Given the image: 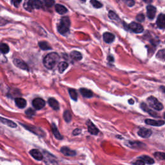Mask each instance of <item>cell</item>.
<instances>
[{
    "instance_id": "obj_45",
    "label": "cell",
    "mask_w": 165,
    "mask_h": 165,
    "mask_svg": "<svg viewBox=\"0 0 165 165\" xmlns=\"http://www.w3.org/2000/svg\"><path fill=\"white\" fill-rule=\"evenodd\" d=\"M108 59H109V61H114V58L112 57V56H109V57L108 58Z\"/></svg>"
},
{
    "instance_id": "obj_32",
    "label": "cell",
    "mask_w": 165,
    "mask_h": 165,
    "mask_svg": "<svg viewBox=\"0 0 165 165\" xmlns=\"http://www.w3.org/2000/svg\"><path fill=\"white\" fill-rule=\"evenodd\" d=\"M108 17H109V18H110L111 20H119V17L118 15L112 10L109 11V12H108Z\"/></svg>"
},
{
    "instance_id": "obj_9",
    "label": "cell",
    "mask_w": 165,
    "mask_h": 165,
    "mask_svg": "<svg viewBox=\"0 0 165 165\" xmlns=\"http://www.w3.org/2000/svg\"><path fill=\"white\" fill-rule=\"evenodd\" d=\"M152 132V130L146 128H142L138 131V135L141 137L143 138H148L151 136Z\"/></svg>"
},
{
    "instance_id": "obj_1",
    "label": "cell",
    "mask_w": 165,
    "mask_h": 165,
    "mask_svg": "<svg viewBox=\"0 0 165 165\" xmlns=\"http://www.w3.org/2000/svg\"><path fill=\"white\" fill-rule=\"evenodd\" d=\"M59 60V55L55 52L47 54L43 59L44 66L48 69H52Z\"/></svg>"
},
{
    "instance_id": "obj_42",
    "label": "cell",
    "mask_w": 165,
    "mask_h": 165,
    "mask_svg": "<svg viewBox=\"0 0 165 165\" xmlns=\"http://www.w3.org/2000/svg\"><path fill=\"white\" fill-rule=\"evenodd\" d=\"M81 129L76 128L73 131V135H74V136H77V135H79L80 134H81Z\"/></svg>"
},
{
    "instance_id": "obj_21",
    "label": "cell",
    "mask_w": 165,
    "mask_h": 165,
    "mask_svg": "<svg viewBox=\"0 0 165 165\" xmlns=\"http://www.w3.org/2000/svg\"><path fill=\"white\" fill-rule=\"evenodd\" d=\"M51 128H52V133H53V134L54 135V136L55 137V138H57L58 139H59V140L62 139H63L62 135L59 133L58 128H57V127H56V126H55V125L54 123H52V124Z\"/></svg>"
},
{
    "instance_id": "obj_46",
    "label": "cell",
    "mask_w": 165,
    "mask_h": 165,
    "mask_svg": "<svg viewBox=\"0 0 165 165\" xmlns=\"http://www.w3.org/2000/svg\"><path fill=\"white\" fill-rule=\"evenodd\" d=\"M81 1H85L86 0H81Z\"/></svg>"
},
{
    "instance_id": "obj_27",
    "label": "cell",
    "mask_w": 165,
    "mask_h": 165,
    "mask_svg": "<svg viewBox=\"0 0 165 165\" xmlns=\"http://www.w3.org/2000/svg\"><path fill=\"white\" fill-rule=\"evenodd\" d=\"M69 66L68 63L66 62H61L58 65V70L60 73H62L67 69V67Z\"/></svg>"
},
{
    "instance_id": "obj_18",
    "label": "cell",
    "mask_w": 165,
    "mask_h": 165,
    "mask_svg": "<svg viewBox=\"0 0 165 165\" xmlns=\"http://www.w3.org/2000/svg\"><path fill=\"white\" fill-rule=\"evenodd\" d=\"M48 104H49V105L53 108L54 110H58L59 109V104L58 101L56 100L55 99L53 98V97H51L49 99H48Z\"/></svg>"
},
{
    "instance_id": "obj_26",
    "label": "cell",
    "mask_w": 165,
    "mask_h": 165,
    "mask_svg": "<svg viewBox=\"0 0 165 165\" xmlns=\"http://www.w3.org/2000/svg\"><path fill=\"white\" fill-rule=\"evenodd\" d=\"M9 47L4 43H0V52L3 54H7L9 52Z\"/></svg>"
},
{
    "instance_id": "obj_44",
    "label": "cell",
    "mask_w": 165,
    "mask_h": 165,
    "mask_svg": "<svg viewBox=\"0 0 165 165\" xmlns=\"http://www.w3.org/2000/svg\"><path fill=\"white\" fill-rule=\"evenodd\" d=\"M128 103H129L130 104H133L134 103V101L132 99H130V100L128 101Z\"/></svg>"
},
{
    "instance_id": "obj_31",
    "label": "cell",
    "mask_w": 165,
    "mask_h": 165,
    "mask_svg": "<svg viewBox=\"0 0 165 165\" xmlns=\"http://www.w3.org/2000/svg\"><path fill=\"white\" fill-rule=\"evenodd\" d=\"M91 3L93 7H95L96 9H99L103 7L102 3L97 1V0H91Z\"/></svg>"
},
{
    "instance_id": "obj_15",
    "label": "cell",
    "mask_w": 165,
    "mask_h": 165,
    "mask_svg": "<svg viewBox=\"0 0 165 165\" xmlns=\"http://www.w3.org/2000/svg\"><path fill=\"white\" fill-rule=\"evenodd\" d=\"M157 25L158 28L161 29L164 28L165 26V18L163 14H161L159 15L158 18L157 20Z\"/></svg>"
},
{
    "instance_id": "obj_3",
    "label": "cell",
    "mask_w": 165,
    "mask_h": 165,
    "mask_svg": "<svg viewBox=\"0 0 165 165\" xmlns=\"http://www.w3.org/2000/svg\"><path fill=\"white\" fill-rule=\"evenodd\" d=\"M42 6V3L39 0H27L24 3V8L29 12L34 9H39Z\"/></svg>"
},
{
    "instance_id": "obj_39",
    "label": "cell",
    "mask_w": 165,
    "mask_h": 165,
    "mask_svg": "<svg viewBox=\"0 0 165 165\" xmlns=\"http://www.w3.org/2000/svg\"><path fill=\"white\" fill-rule=\"evenodd\" d=\"M134 165H145V163H144V161L139 159L138 160H137L136 161H135V162L133 163Z\"/></svg>"
},
{
    "instance_id": "obj_5",
    "label": "cell",
    "mask_w": 165,
    "mask_h": 165,
    "mask_svg": "<svg viewBox=\"0 0 165 165\" xmlns=\"http://www.w3.org/2000/svg\"><path fill=\"white\" fill-rule=\"evenodd\" d=\"M32 105L36 110H40L45 106V101L40 97H37L33 100Z\"/></svg>"
},
{
    "instance_id": "obj_11",
    "label": "cell",
    "mask_w": 165,
    "mask_h": 165,
    "mask_svg": "<svg viewBox=\"0 0 165 165\" xmlns=\"http://www.w3.org/2000/svg\"><path fill=\"white\" fill-rule=\"evenodd\" d=\"M30 154H31L34 158L37 161H41L43 159V156L41 152L36 149H32L30 151Z\"/></svg>"
},
{
    "instance_id": "obj_23",
    "label": "cell",
    "mask_w": 165,
    "mask_h": 165,
    "mask_svg": "<svg viewBox=\"0 0 165 165\" xmlns=\"http://www.w3.org/2000/svg\"><path fill=\"white\" fill-rule=\"evenodd\" d=\"M70 57L72 58L74 61H80V60H81L82 56L80 52L72 51L70 53Z\"/></svg>"
},
{
    "instance_id": "obj_35",
    "label": "cell",
    "mask_w": 165,
    "mask_h": 165,
    "mask_svg": "<svg viewBox=\"0 0 165 165\" xmlns=\"http://www.w3.org/2000/svg\"><path fill=\"white\" fill-rule=\"evenodd\" d=\"M45 4L48 7H51L54 5L55 1L54 0H43Z\"/></svg>"
},
{
    "instance_id": "obj_33",
    "label": "cell",
    "mask_w": 165,
    "mask_h": 165,
    "mask_svg": "<svg viewBox=\"0 0 165 165\" xmlns=\"http://www.w3.org/2000/svg\"><path fill=\"white\" fill-rule=\"evenodd\" d=\"M154 156L156 159L159 160L164 159V153L163 152H156L154 153Z\"/></svg>"
},
{
    "instance_id": "obj_24",
    "label": "cell",
    "mask_w": 165,
    "mask_h": 165,
    "mask_svg": "<svg viewBox=\"0 0 165 165\" xmlns=\"http://www.w3.org/2000/svg\"><path fill=\"white\" fill-rule=\"evenodd\" d=\"M55 10L58 14L63 15L67 12V9L65 6L60 4H57L55 5Z\"/></svg>"
},
{
    "instance_id": "obj_19",
    "label": "cell",
    "mask_w": 165,
    "mask_h": 165,
    "mask_svg": "<svg viewBox=\"0 0 165 165\" xmlns=\"http://www.w3.org/2000/svg\"><path fill=\"white\" fill-rule=\"evenodd\" d=\"M61 152L62 153H63V154L66 156H74L76 155V152L70 149L69 148L66 147H62L61 149Z\"/></svg>"
},
{
    "instance_id": "obj_13",
    "label": "cell",
    "mask_w": 165,
    "mask_h": 165,
    "mask_svg": "<svg viewBox=\"0 0 165 165\" xmlns=\"http://www.w3.org/2000/svg\"><path fill=\"white\" fill-rule=\"evenodd\" d=\"M141 108L145 112H147V113H148L151 116H152V117H156V118H158L159 117V115L157 114V113H156V112H154V111L152 110L151 109H150V108H148V107L145 103H141Z\"/></svg>"
},
{
    "instance_id": "obj_7",
    "label": "cell",
    "mask_w": 165,
    "mask_h": 165,
    "mask_svg": "<svg viewBox=\"0 0 165 165\" xmlns=\"http://www.w3.org/2000/svg\"><path fill=\"white\" fill-rule=\"evenodd\" d=\"M21 125L23 126L24 128H25L26 129H27L30 131H31L33 133H34L35 134L37 135V136H44L45 135V133L43 132V131L42 130H41L40 128H37V127H34V126H27V125H23V124H21Z\"/></svg>"
},
{
    "instance_id": "obj_30",
    "label": "cell",
    "mask_w": 165,
    "mask_h": 165,
    "mask_svg": "<svg viewBox=\"0 0 165 165\" xmlns=\"http://www.w3.org/2000/svg\"><path fill=\"white\" fill-rule=\"evenodd\" d=\"M63 117H64L65 120L67 123H70L71 120H72V115H71V113L69 110H65L64 114H63Z\"/></svg>"
},
{
    "instance_id": "obj_12",
    "label": "cell",
    "mask_w": 165,
    "mask_h": 165,
    "mask_svg": "<svg viewBox=\"0 0 165 165\" xmlns=\"http://www.w3.org/2000/svg\"><path fill=\"white\" fill-rule=\"evenodd\" d=\"M147 16L150 20H153L155 18L156 14V9L152 5H148L147 7Z\"/></svg>"
},
{
    "instance_id": "obj_22",
    "label": "cell",
    "mask_w": 165,
    "mask_h": 165,
    "mask_svg": "<svg viewBox=\"0 0 165 165\" xmlns=\"http://www.w3.org/2000/svg\"><path fill=\"white\" fill-rule=\"evenodd\" d=\"M80 93H81V95L85 97H87V98H91V97L93 96V93L91 90L82 88L80 89Z\"/></svg>"
},
{
    "instance_id": "obj_41",
    "label": "cell",
    "mask_w": 165,
    "mask_h": 165,
    "mask_svg": "<svg viewBox=\"0 0 165 165\" xmlns=\"http://www.w3.org/2000/svg\"><path fill=\"white\" fill-rule=\"evenodd\" d=\"M21 1L22 0H12V3L15 7H18L19 5H20Z\"/></svg>"
},
{
    "instance_id": "obj_16",
    "label": "cell",
    "mask_w": 165,
    "mask_h": 165,
    "mask_svg": "<svg viewBox=\"0 0 165 165\" xmlns=\"http://www.w3.org/2000/svg\"><path fill=\"white\" fill-rule=\"evenodd\" d=\"M0 123L4 124L5 125H7L8 126L10 127V128H16L17 127L16 123H15L12 121H11V120L1 118V116H0Z\"/></svg>"
},
{
    "instance_id": "obj_38",
    "label": "cell",
    "mask_w": 165,
    "mask_h": 165,
    "mask_svg": "<svg viewBox=\"0 0 165 165\" xmlns=\"http://www.w3.org/2000/svg\"><path fill=\"white\" fill-rule=\"evenodd\" d=\"M145 16H144V14H138L137 17H136V20L138 21H139V22H142V21H145Z\"/></svg>"
},
{
    "instance_id": "obj_14",
    "label": "cell",
    "mask_w": 165,
    "mask_h": 165,
    "mask_svg": "<svg viewBox=\"0 0 165 165\" xmlns=\"http://www.w3.org/2000/svg\"><path fill=\"white\" fill-rule=\"evenodd\" d=\"M146 124H147L148 125L151 126H161L164 125V121H156L153 119H147L145 120Z\"/></svg>"
},
{
    "instance_id": "obj_25",
    "label": "cell",
    "mask_w": 165,
    "mask_h": 165,
    "mask_svg": "<svg viewBox=\"0 0 165 165\" xmlns=\"http://www.w3.org/2000/svg\"><path fill=\"white\" fill-rule=\"evenodd\" d=\"M139 159L143 161L145 163H147L148 164H153L154 163V160L148 156H142L139 157Z\"/></svg>"
},
{
    "instance_id": "obj_29",
    "label": "cell",
    "mask_w": 165,
    "mask_h": 165,
    "mask_svg": "<svg viewBox=\"0 0 165 165\" xmlns=\"http://www.w3.org/2000/svg\"><path fill=\"white\" fill-rule=\"evenodd\" d=\"M69 94L70 96V97L72 98L74 101H77V93L76 90L74 89H69Z\"/></svg>"
},
{
    "instance_id": "obj_8",
    "label": "cell",
    "mask_w": 165,
    "mask_h": 165,
    "mask_svg": "<svg viewBox=\"0 0 165 165\" xmlns=\"http://www.w3.org/2000/svg\"><path fill=\"white\" fill-rule=\"evenodd\" d=\"M14 64L16 65L18 68H20L22 70H28V66L27 65V63H25L23 61H22V60L20 59H14L13 61Z\"/></svg>"
},
{
    "instance_id": "obj_4",
    "label": "cell",
    "mask_w": 165,
    "mask_h": 165,
    "mask_svg": "<svg viewBox=\"0 0 165 165\" xmlns=\"http://www.w3.org/2000/svg\"><path fill=\"white\" fill-rule=\"evenodd\" d=\"M147 101L149 104V105L152 108H153V109H155L156 110H162L163 109V104L159 102L158 100L157 99L156 97L150 96L147 99Z\"/></svg>"
},
{
    "instance_id": "obj_10",
    "label": "cell",
    "mask_w": 165,
    "mask_h": 165,
    "mask_svg": "<svg viewBox=\"0 0 165 165\" xmlns=\"http://www.w3.org/2000/svg\"><path fill=\"white\" fill-rule=\"evenodd\" d=\"M87 125L88 127V132L92 135H97L99 133V130L96 128V126L93 125V124L90 121L88 120L87 121Z\"/></svg>"
},
{
    "instance_id": "obj_20",
    "label": "cell",
    "mask_w": 165,
    "mask_h": 165,
    "mask_svg": "<svg viewBox=\"0 0 165 165\" xmlns=\"http://www.w3.org/2000/svg\"><path fill=\"white\" fill-rule=\"evenodd\" d=\"M15 103H16L17 107L20 108H23L27 105V101L21 97H17L15 99Z\"/></svg>"
},
{
    "instance_id": "obj_37",
    "label": "cell",
    "mask_w": 165,
    "mask_h": 165,
    "mask_svg": "<svg viewBox=\"0 0 165 165\" xmlns=\"http://www.w3.org/2000/svg\"><path fill=\"white\" fill-rule=\"evenodd\" d=\"M123 1L128 7H133L135 4V1L134 0H123Z\"/></svg>"
},
{
    "instance_id": "obj_34",
    "label": "cell",
    "mask_w": 165,
    "mask_h": 165,
    "mask_svg": "<svg viewBox=\"0 0 165 165\" xmlns=\"http://www.w3.org/2000/svg\"><path fill=\"white\" fill-rule=\"evenodd\" d=\"M157 58L164 61V49L158 52V53H157Z\"/></svg>"
},
{
    "instance_id": "obj_6",
    "label": "cell",
    "mask_w": 165,
    "mask_h": 165,
    "mask_svg": "<svg viewBox=\"0 0 165 165\" xmlns=\"http://www.w3.org/2000/svg\"><path fill=\"white\" fill-rule=\"evenodd\" d=\"M128 28L134 33H141L143 31V27L139 23H136V22H132L128 25Z\"/></svg>"
},
{
    "instance_id": "obj_36",
    "label": "cell",
    "mask_w": 165,
    "mask_h": 165,
    "mask_svg": "<svg viewBox=\"0 0 165 165\" xmlns=\"http://www.w3.org/2000/svg\"><path fill=\"white\" fill-rule=\"evenodd\" d=\"M25 114L28 116H29V117H32V116H34L35 115V111L32 110V108H28V110H26Z\"/></svg>"
},
{
    "instance_id": "obj_28",
    "label": "cell",
    "mask_w": 165,
    "mask_h": 165,
    "mask_svg": "<svg viewBox=\"0 0 165 165\" xmlns=\"http://www.w3.org/2000/svg\"><path fill=\"white\" fill-rule=\"evenodd\" d=\"M39 47L41 50H48L51 49V47L48 45V44L47 42H45V41H41V42H39Z\"/></svg>"
},
{
    "instance_id": "obj_2",
    "label": "cell",
    "mask_w": 165,
    "mask_h": 165,
    "mask_svg": "<svg viewBox=\"0 0 165 165\" xmlns=\"http://www.w3.org/2000/svg\"><path fill=\"white\" fill-rule=\"evenodd\" d=\"M70 21L68 17H63L58 25V32L63 35H66L69 32Z\"/></svg>"
},
{
    "instance_id": "obj_40",
    "label": "cell",
    "mask_w": 165,
    "mask_h": 165,
    "mask_svg": "<svg viewBox=\"0 0 165 165\" xmlns=\"http://www.w3.org/2000/svg\"><path fill=\"white\" fill-rule=\"evenodd\" d=\"M7 23H8V21L6 20L4 18L0 17V26H4Z\"/></svg>"
},
{
    "instance_id": "obj_43",
    "label": "cell",
    "mask_w": 165,
    "mask_h": 165,
    "mask_svg": "<svg viewBox=\"0 0 165 165\" xmlns=\"http://www.w3.org/2000/svg\"><path fill=\"white\" fill-rule=\"evenodd\" d=\"M143 1L147 3H150L153 1V0H143Z\"/></svg>"
},
{
    "instance_id": "obj_17",
    "label": "cell",
    "mask_w": 165,
    "mask_h": 165,
    "mask_svg": "<svg viewBox=\"0 0 165 165\" xmlns=\"http://www.w3.org/2000/svg\"><path fill=\"white\" fill-rule=\"evenodd\" d=\"M115 36L113 34L110 32H105L103 34V39L107 43H111L114 41Z\"/></svg>"
}]
</instances>
